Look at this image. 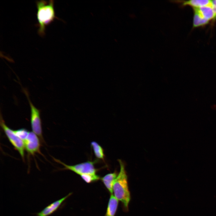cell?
<instances>
[{
    "instance_id": "cell-8",
    "label": "cell",
    "mask_w": 216,
    "mask_h": 216,
    "mask_svg": "<svg viewBox=\"0 0 216 216\" xmlns=\"http://www.w3.org/2000/svg\"><path fill=\"white\" fill-rule=\"evenodd\" d=\"M193 27L196 28L208 24L209 21L205 19L200 12L198 8H193Z\"/></svg>"
},
{
    "instance_id": "cell-5",
    "label": "cell",
    "mask_w": 216,
    "mask_h": 216,
    "mask_svg": "<svg viewBox=\"0 0 216 216\" xmlns=\"http://www.w3.org/2000/svg\"><path fill=\"white\" fill-rule=\"evenodd\" d=\"M24 92L27 97L30 107L31 122L32 131L39 136L40 140L43 142L44 140L42 136L41 123L39 111L32 104L29 98L27 92L24 90Z\"/></svg>"
},
{
    "instance_id": "cell-9",
    "label": "cell",
    "mask_w": 216,
    "mask_h": 216,
    "mask_svg": "<svg viewBox=\"0 0 216 216\" xmlns=\"http://www.w3.org/2000/svg\"><path fill=\"white\" fill-rule=\"evenodd\" d=\"M198 8L202 15L206 19L210 21L216 18V12L212 4Z\"/></svg>"
},
{
    "instance_id": "cell-10",
    "label": "cell",
    "mask_w": 216,
    "mask_h": 216,
    "mask_svg": "<svg viewBox=\"0 0 216 216\" xmlns=\"http://www.w3.org/2000/svg\"><path fill=\"white\" fill-rule=\"evenodd\" d=\"M118 175L116 171H115L113 173L106 175L101 178L103 183L111 194L113 193V183Z\"/></svg>"
},
{
    "instance_id": "cell-1",
    "label": "cell",
    "mask_w": 216,
    "mask_h": 216,
    "mask_svg": "<svg viewBox=\"0 0 216 216\" xmlns=\"http://www.w3.org/2000/svg\"><path fill=\"white\" fill-rule=\"evenodd\" d=\"M37 9V17L38 23L36 26L38 27V32L41 37L45 34L46 27L54 21L55 19L61 20L55 15L54 9V1L44 0L36 2Z\"/></svg>"
},
{
    "instance_id": "cell-15",
    "label": "cell",
    "mask_w": 216,
    "mask_h": 216,
    "mask_svg": "<svg viewBox=\"0 0 216 216\" xmlns=\"http://www.w3.org/2000/svg\"><path fill=\"white\" fill-rule=\"evenodd\" d=\"M212 5L216 12V0L211 1Z\"/></svg>"
},
{
    "instance_id": "cell-11",
    "label": "cell",
    "mask_w": 216,
    "mask_h": 216,
    "mask_svg": "<svg viewBox=\"0 0 216 216\" xmlns=\"http://www.w3.org/2000/svg\"><path fill=\"white\" fill-rule=\"evenodd\" d=\"M118 200L111 194L109 200L106 216H114L118 204Z\"/></svg>"
},
{
    "instance_id": "cell-3",
    "label": "cell",
    "mask_w": 216,
    "mask_h": 216,
    "mask_svg": "<svg viewBox=\"0 0 216 216\" xmlns=\"http://www.w3.org/2000/svg\"><path fill=\"white\" fill-rule=\"evenodd\" d=\"M54 159L56 162L64 166L63 169L71 170L79 175L81 178L87 175H97L96 174L97 170L94 166L95 163L94 161H88L74 165H68L58 159L54 158Z\"/></svg>"
},
{
    "instance_id": "cell-12",
    "label": "cell",
    "mask_w": 216,
    "mask_h": 216,
    "mask_svg": "<svg viewBox=\"0 0 216 216\" xmlns=\"http://www.w3.org/2000/svg\"><path fill=\"white\" fill-rule=\"evenodd\" d=\"M211 4V0H191L184 1L182 5H188L193 8H199L209 5Z\"/></svg>"
},
{
    "instance_id": "cell-2",
    "label": "cell",
    "mask_w": 216,
    "mask_h": 216,
    "mask_svg": "<svg viewBox=\"0 0 216 216\" xmlns=\"http://www.w3.org/2000/svg\"><path fill=\"white\" fill-rule=\"evenodd\" d=\"M118 161L120 170L113 183V195L118 200L122 203L124 207L127 209L130 200L127 176L124 163L121 160H118Z\"/></svg>"
},
{
    "instance_id": "cell-14",
    "label": "cell",
    "mask_w": 216,
    "mask_h": 216,
    "mask_svg": "<svg viewBox=\"0 0 216 216\" xmlns=\"http://www.w3.org/2000/svg\"><path fill=\"white\" fill-rule=\"evenodd\" d=\"M13 131L15 134L23 142L26 139L29 132L25 128H21Z\"/></svg>"
},
{
    "instance_id": "cell-4",
    "label": "cell",
    "mask_w": 216,
    "mask_h": 216,
    "mask_svg": "<svg viewBox=\"0 0 216 216\" xmlns=\"http://www.w3.org/2000/svg\"><path fill=\"white\" fill-rule=\"evenodd\" d=\"M0 125L4 130L10 142L19 152L23 159L24 158V149L23 141L17 136L12 130L5 124L2 116L0 117Z\"/></svg>"
},
{
    "instance_id": "cell-13",
    "label": "cell",
    "mask_w": 216,
    "mask_h": 216,
    "mask_svg": "<svg viewBox=\"0 0 216 216\" xmlns=\"http://www.w3.org/2000/svg\"><path fill=\"white\" fill-rule=\"evenodd\" d=\"M91 146L93 150L94 155L97 158L104 161V154L102 147L95 141H93L91 142Z\"/></svg>"
},
{
    "instance_id": "cell-6",
    "label": "cell",
    "mask_w": 216,
    "mask_h": 216,
    "mask_svg": "<svg viewBox=\"0 0 216 216\" xmlns=\"http://www.w3.org/2000/svg\"><path fill=\"white\" fill-rule=\"evenodd\" d=\"M38 136L33 132H29L24 141L25 148L28 153L34 154L40 152V144Z\"/></svg>"
},
{
    "instance_id": "cell-7",
    "label": "cell",
    "mask_w": 216,
    "mask_h": 216,
    "mask_svg": "<svg viewBox=\"0 0 216 216\" xmlns=\"http://www.w3.org/2000/svg\"><path fill=\"white\" fill-rule=\"evenodd\" d=\"M71 194V193H69L64 197L49 204L41 211L35 214L36 216H48L51 215L57 210L62 202Z\"/></svg>"
}]
</instances>
